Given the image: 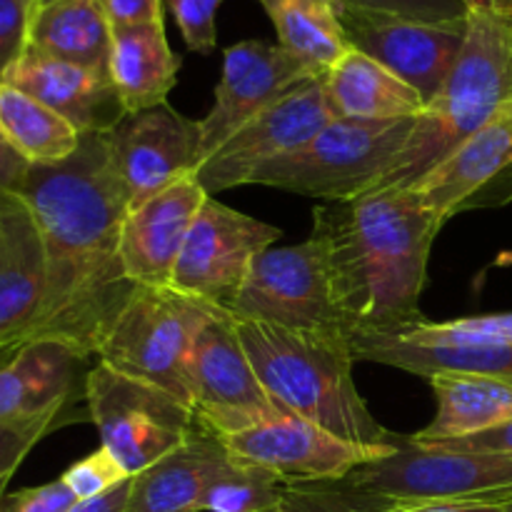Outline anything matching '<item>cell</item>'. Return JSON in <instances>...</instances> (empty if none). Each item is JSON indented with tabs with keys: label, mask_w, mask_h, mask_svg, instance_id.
I'll return each instance as SVG.
<instances>
[{
	"label": "cell",
	"mask_w": 512,
	"mask_h": 512,
	"mask_svg": "<svg viewBox=\"0 0 512 512\" xmlns=\"http://www.w3.org/2000/svg\"><path fill=\"white\" fill-rule=\"evenodd\" d=\"M35 3H38V5H48V3H53V0H35Z\"/></svg>",
	"instance_id": "f6af8a7d"
},
{
	"label": "cell",
	"mask_w": 512,
	"mask_h": 512,
	"mask_svg": "<svg viewBox=\"0 0 512 512\" xmlns=\"http://www.w3.org/2000/svg\"><path fill=\"white\" fill-rule=\"evenodd\" d=\"M75 503H78V498L70 493L63 478H58L53 483L8 495L0 505V512H70Z\"/></svg>",
	"instance_id": "74e56055"
},
{
	"label": "cell",
	"mask_w": 512,
	"mask_h": 512,
	"mask_svg": "<svg viewBox=\"0 0 512 512\" xmlns=\"http://www.w3.org/2000/svg\"><path fill=\"white\" fill-rule=\"evenodd\" d=\"M285 488L288 485L270 470L230 455L205 493L203 512H275L283 503Z\"/></svg>",
	"instance_id": "f546056e"
},
{
	"label": "cell",
	"mask_w": 512,
	"mask_h": 512,
	"mask_svg": "<svg viewBox=\"0 0 512 512\" xmlns=\"http://www.w3.org/2000/svg\"><path fill=\"white\" fill-rule=\"evenodd\" d=\"M335 5L363 10V13L423 20V23H455V20H465L470 13L463 0H335Z\"/></svg>",
	"instance_id": "d6a6232c"
},
{
	"label": "cell",
	"mask_w": 512,
	"mask_h": 512,
	"mask_svg": "<svg viewBox=\"0 0 512 512\" xmlns=\"http://www.w3.org/2000/svg\"><path fill=\"white\" fill-rule=\"evenodd\" d=\"M45 250L20 195H0V363L23 348L45 305Z\"/></svg>",
	"instance_id": "d6986e66"
},
{
	"label": "cell",
	"mask_w": 512,
	"mask_h": 512,
	"mask_svg": "<svg viewBox=\"0 0 512 512\" xmlns=\"http://www.w3.org/2000/svg\"><path fill=\"white\" fill-rule=\"evenodd\" d=\"M353 350L358 360L390 365L425 380L443 373L493 375V378L512 380V348L415 343L400 335H383V338H353Z\"/></svg>",
	"instance_id": "484cf974"
},
{
	"label": "cell",
	"mask_w": 512,
	"mask_h": 512,
	"mask_svg": "<svg viewBox=\"0 0 512 512\" xmlns=\"http://www.w3.org/2000/svg\"><path fill=\"white\" fill-rule=\"evenodd\" d=\"M508 105H512V18L498 10H470L463 48L443 90L418 115L408 143L375 190L418 183Z\"/></svg>",
	"instance_id": "277c9868"
},
{
	"label": "cell",
	"mask_w": 512,
	"mask_h": 512,
	"mask_svg": "<svg viewBox=\"0 0 512 512\" xmlns=\"http://www.w3.org/2000/svg\"><path fill=\"white\" fill-rule=\"evenodd\" d=\"M440 225L408 188L315 208L335 303L350 338L403 335L423 323L428 260Z\"/></svg>",
	"instance_id": "7a4b0ae2"
},
{
	"label": "cell",
	"mask_w": 512,
	"mask_h": 512,
	"mask_svg": "<svg viewBox=\"0 0 512 512\" xmlns=\"http://www.w3.org/2000/svg\"><path fill=\"white\" fill-rule=\"evenodd\" d=\"M278 45L313 73L325 75L350 50L335 0H258Z\"/></svg>",
	"instance_id": "83f0119b"
},
{
	"label": "cell",
	"mask_w": 512,
	"mask_h": 512,
	"mask_svg": "<svg viewBox=\"0 0 512 512\" xmlns=\"http://www.w3.org/2000/svg\"><path fill=\"white\" fill-rule=\"evenodd\" d=\"M333 118L323 78L308 80L278 100L273 108L243 125L195 170L193 178L203 185L210 198L238 185H250L263 165L303 148Z\"/></svg>",
	"instance_id": "7c38bea8"
},
{
	"label": "cell",
	"mask_w": 512,
	"mask_h": 512,
	"mask_svg": "<svg viewBox=\"0 0 512 512\" xmlns=\"http://www.w3.org/2000/svg\"><path fill=\"white\" fill-rule=\"evenodd\" d=\"M88 355L63 340H33L0 363V423L63 420Z\"/></svg>",
	"instance_id": "44dd1931"
},
{
	"label": "cell",
	"mask_w": 512,
	"mask_h": 512,
	"mask_svg": "<svg viewBox=\"0 0 512 512\" xmlns=\"http://www.w3.org/2000/svg\"><path fill=\"white\" fill-rule=\"evenodd\" d=\"M188 375L190 408L198 423L218 438L245 433L280 415L235 333L233 315L225 310L200 328Z\"/></svg>",
	"instance_id": "30bf717a"
},
{
	"label": "cell",
	"mask_w": 512,
	"mask_h": 512,
	"mask_svg": "<svg viewBox=\"0 0 512 512\" xmlns=\"http://www.w3.org/2000/svg\"><path fill=\"white\" fill-rule=\"evenodd\" d=\"M235 333L280 413L310 420L350 443L398 445L400 435L383 428L360 398L353 380L358 358L345 330H290L235 320Z\"/></svg>",
	"instance_id": "3957f363"
},
{
	"label": "cell",
	"mask_w": 512,
	"mask_h": 512,
	"mask_svg": "<svg viewBox=\"0 0 512 512\" xmlns=\"http://www.w3.org/2000/svg\"><path fill=\"white\" fill-rule=\"evenodd\" d=\"M438 400V413L428 428L408 435L410 445L448 443L470 438L512 420V380L493 375L443 373L428 380Z\"/></svg>",
	"instance_id": "cb8c5ba5"
},
{
	"label": "cell",
	"mask_w": 512,
	"mask_h": 512,
	"mask_svg": "<svg viewBox=\"0 0 512 512\" xmlns=\"http://www.w3.org/2000/svg\"><path fill=\"white\" fill-rule=\"evenodd\" d=\"M28 173L30 163L8 143L0 130V195H18Z\"/></svg>",
	"instance_id": "ab89813d"
},
{
	"label": "cell",
	"mask_w": 512,
	"mask_h": 512,
	"mask_svg": "<svg viewBox=\"0 0 512 512\" xmlns=\"http://www.w3.org/2000/svg\"><path fill=\"white\" fill-rule=\"evenodd\" d=\"M400 338L415 343H450V345H495L512 348V313L475 315V318H455L435 323L423 320Z\"/></svg>",
	"instance_id": "4dcf8cb0"
},
{
	"label": "cell",
	"mask_w": 512,
	"mask_h": 512,
	"mask_svg": "<svg viewBox=\"0 0 512 512\" xmlns=\"http://www.w3.org/2000/svg\"><path fill=\"white\" fill-rule=\"evenodd\" d=\"M20 198L45 250V305L33 340H63L88 358L135 285L120 263L128 198L108 133H88L60 165H30Z\"/></svg>",
	"instance_id": "6da1fadb"
},
{
	"label": "cell",
	"mask_w": 512,
	"mask_h": 512,
	"mask_svg": "<svg viewBox=\"0 0 512 512\" xmlns=\"http://www.w3.org/2000/svg\"><path fill=\"white\" fill-rule=\"evenodd\" d=\"M228 313L235 320H255L278 328L348 333L335 303L325 248L315 235L305 243L265 250L253 263Z\"/></svg>",
	"instance_id": "9c48e42d"
},
{
	"label": "cell",
	"mask_w": 512,
	"mask_h": 512,
	"mask_svg": "<svg viewBox=\"0 0 512 512\" xmlns=\"http://www.w3.org/2000/svg\"><path fill=\"white\" fill-rule=\"evenodd\" d=\"M368 495L350 488L345 480L333 483H298L285 488V498L275 512H380Z\"/></svg>",
	"instance_id": "1f68e13d"
},
{
	"label": "cell",
	"mask_w": 512,
	"mask_h": 512,
	"mask_svg": "<svg viewBox=\"0 0 512 512\" xmlns=\"http://www.w3.org/2000/svg\"><path fill=\"white\" fill-rule=\"evenodd\" d=\"M415 120L360 123L333 118L303 148L263 165L250 185H268L323 203H343L373 193L408 143Z\"/></svg>",
	"instance_id": "8992f818"
},
{
	"label": "cell",
	"mask_w": 512,
	"mask_h": 512,
	"mask_svg": "<svg viewBox=\"0 0 512 512\" xmlns=\"http://www.w3.org/2000/svg\"><path fill=\"white\" fill-rule=\"evenodd\" d=\"M3 83L33 95L63 115L80 135L110 133L125 118V108L105 73L50 58L28 48Z\"/></svg>",
	"instance_id": "ffe728a7"
},
{
	"label": "cell",
	"mask_w": 512,
	"mask_h": 512,
	"mask_svg": "<svg viewBox=\"0 0 512 512\" xmlns=\"http://www.w3.org/2000/svg\"><path fill=\"white\" fill-rule=\"evenodd\" d=\"M210 195L188 175L148 203L128 210L120 228V263L133 285L168 288L190 228Z\"/></svg>",
	"instance_id": "ac0fdd59"
},
{
	"label": "cell",
	"mask_w": 512,
	"mask_h": 512,
	"mask_svg": "<svg viewBox=\"0 0 512 512\" xmlns=\"http://www.w3.org/2000/svg\"><path fill=\"white\" fill-rule=\"evenodd\" d=\"M220 308L175 288L135 285L98 343L95 358L118 373L168 390L190 405V350ZM193 410V408H190Z\"/></svg>",
	"instance_id": "5b68a950"
},
{
	"label": "cell",
	"mask_w": 512,
	"mask_h": 512,
	"mask_svg": "<svg viewBox=\"0 0 512 512\" xmlns=\"http://www.w3.org/2000/svg\"><path fill=\"white\" fill-rule=\"evenodd\" d=\"M35 10V0H0V83L28 50Z\"/></svg>",
	"instance_id": "8d00e7d4"
},
{
	"label": "cell",
	"mask_w": 512,
	"mask_h": 512,
	"mask_svg": "<svg viewBox=\"0 0 512 512\" xmlns=\"http://www.w3.org/2000/svg\"><path fill=\"white\" fill-rule=\"evenodd\" d=\"M468 10H495V0H463Z\"/></svg>",
	"instance_id": "7bdbcfd3"
},
{
	"label": "cell",
	"mask_w": 512,
	"mask_h": 512,
	"mask_svg": "<svg viewBox=\"0 0 512 512\" xmlns=\"http://www.w3.org/2000/svg\"><path fill=\"white\" fill-rule=\"evenodd\" d=\"M280 235L275 225L208 198L180 250L170 288L228 313L253 263Z\"/></svg>",
	"instance_id": "8fae6325"
},
{
	"label": "cell",
	"mask_w": 512,
	"mask_h": 512,
	"mask_svg": "<svg viewBox=\"0 0 512 512\" xmlns=\"http://www.w3.org/2000/svg\"><path fill=\"white\" fill-rule=\"evenodd\" d=\"M110 45L113 25L95 0H53L35 10L28 48L38 53L108 75Z\"/></svg>",
	"instance_id": "4316f807"
},
{
	"label": "cell",
	"mask_w": 512,
	"mask_h": 512,
	"mask_svg": "<svg viewBox=\"0 0 512 512\" xmlns=\"http://www.w3.org/2000/svg\"><path fill=\"white\" fill-rule=\"evenodd\" d=\"M443 228L455 215L512 200V105L410 185Z\"/></svg>",
	"instance_id": "e0dca14e"
},
{
	"label": "cell",
	"mask_w": 512,
	"mask_h": 512,
	"mask_svg": "<svg viewBox=\"0 0 512 512\" xmlns=\"http://www.w3.org/2000/svg\"><path fill=\"white\" fill-rule=\"evenodd\" d=\"M113 28L143 23H163V0H95Z\"/></svg>",
	"instance_id": "f35d334b"
},
{
	"label": "cell",
	"mask_w": 512,
	"mask_h": 512,
	"mask_svg": "<svg viewBox=\"0 0 512 512\" xmlns=\"http://www.w3.org/2000/svg\"><path fill=\"white\" fill-rule=\"evenodd\" d=\"M83 395L100 445L130 478L188 443L200 428L183 400L105 363L85 373Z\"/></svg>",
	"instance_id": "52a82bcc"
},
{
	"label": "cell",
	"mask_w": 512,
	"mask_h": 512,
	"mask_svg": "<svg viewBox=\"0 0 512 512\" xmlns=\"http://www.w3.org/2000/svg\"><path fill=\"white\" fill-rule=\"evenodd\" d=\"M178 70L180 58L170 50L163 23L113 28L108 75L125 113L168 103Z\"/></svg>",
	"instance_id": "d4e9b609"
},
{
	"label": "cell",
	"mask_w": 512,
	"mask_h": 512,
	"mask_svg": "<svg viewBox=\"0 0 512 512\" xmlns=\"http://www.w3.org/2000/svg\"><path fill=\"white\" fill-rule=\"evenodd\" d=\"M380 508L423 503L512 505V453H443L400 435L393 455L345 478Z\"/></svg>",
	"instance_id": "ba28073f"
},
{
	"label": "cell",
	"mask_w": 512,
	"mask_h": 512,
	"mask_svg": "<svg viewBox=\"0 0 512 512\" xmlns=\"http://www.w3.org/2000/svg\"><path fill=\"white\" fill-rule=\"evenodd\" d=\"M63 420L43 418L30 423H0V505L5 500V488L15 470L20 468L30 450L40 443V438L55 430Z\"/></svg>",
	"instance_id": "d590c367"
},
{
	"label": "cell",
	"mask_w": 512,
	"mask_h": 512,
	"mask_svg": "<svg viewBox=\"0 0 512 512\" xmlns=\"http://www.w3.org/2000/svg\"><path fill=\"white\" fill-rule=\"evenodd\" d=\"M323 85L330 110L343 120L393 123L425 110L423 98L405 80L355 48L323 75Z\"/></svg>",
	"instance_id": "603a6c76"
},
{
	"label": "cell",
	"mask_w": 512,
	"mask_h": 512,
	"mask_svg": "<svg viewBox=\"0 0 512 512\" xmlns=\"http://www.w3.org/2000/svg\"><path fill=\"white\" fill-rule=\"evenodd\" d=\"M165 8L178 23L185 45L193 53H213L218 43V28L215 18L223 0H163Z\"/></svg>",
	"instance_id": "e575fe53"
},
{
	"label": "cell",
	"mask_w": 512,
	"mask_h": 512,
	"mask_svg": "<svg viewBox=\"0 0 512 512\" xmlns=\"http://www.w3.org/2000/svg\"><path fill=\"white\" fill-rule=\"evenodd\" d=\"M0 130L30 165L65 163L83 140L63 115L8 83H0Z\"/></svg>",
	"instance_id": "f1b7e54d"
},
{
	"label": "cell",
	"mask_w": 512,
	"mask_h": 512,
	"mask_svg": "<svg viewBox=\"0 0 512 512\" xmlns=\"http://www.w3.org/2000/svg\"><path fill=\"white\" fill-rule=\"evenodd\" d=\"M130 490H133V478L120 483L118 488H113L110 493L98 495V498L78 500V503L70 508V512H128Z\"/></svg>",
	"instance_id": "60d3db41"
},
{
	"label": "cell",
	"mask_w": 512,
	"mask_h": 512,
	"mask_svg": "<svg viewBox=\"0 0 512 512\" xmlns=\"http://www.w3.org/2000/svg\"><path fill=\"white\" fill-rule=\"evenodd\" d=\"M63 483L68 485L70 493L78 500H90L98 498V495L110 493L113 488H118L120 483L130 478L118 463H115L113 455L100 445L98 450H93L90 455H85L83 460L70 465L63 475Z\"/></svg>",
	"instance_id": "836d02e7"
},
{
	"label": "cell",
	"mask_w": 512,
	"mask_h": 512,
	"mask_svg": "<svg viewBox=\"0 0 512 512\" xmlns=\"http://www.w3.org/2000/svg\"><path fill=\"white\" fill-rule=\"evenodd\" d=\"M228 458L218 435L200 425L188 443L135 475L128 512H203L205 493Z\"/></svg>",
	"instance_id": "7402d4cb"
},
{
	"label": "cell",
	"mask_w": 512,
	"mask_h": 512,
	"mask_svg": "<svg viewBox=\"0 0 512 512\" xmlns=\"http://www.w3.org/2000/svg\"><path fill=\"white\" fill-rule=\"evenodd\" d=\"M108 140L128 210L198 170V120L185 118L168 103L128 113L110 130Z\"/></svg>",
	"instance_id": "2e32d148"
},
{
	"label": "cell",
	"mask_w": 512,
	"mask_h": 512,
	"mask_svg": "<svg viewBox=\"0 0 512 512\" xmlns=\"http://www.w3.org/2000/svg\"><path fill=\"white\" fill-rule=\"evenodd\" d=\"M380 512H512V505L490 503H423V505H393Z\"/></svg>",
	"instance_id": "b9f144b4"
},
{
	"label": "cell",
	"mask_w": 512,
	"mask_h": 512,
	"mask_svg": "<svg viewBox=\"0 0 512 512\" xmlns=\"http://www.w3.org/2000/svg\"><path fill=\"white\" fill-rule=\"evenodd\" d=\"M220 443L235 460L260 465L285 485L345 480L358 468L388 458L398 448L350 443L290 413H280L245 433L220 438Z\"/></svg>",
	"instance_id": "4fadbf2b"
},
{
	"label": "cell",
	"mask_w": 512,
	"mask_h": 512,
	"mask_svg": "<svg viewBox=\"0 0 512 512\" xmlns=\"http://www.w3.org/2000/svg\"><path fill=\"white\" fill-rule=\"evenodd\" d=\"M495 10L512 18V0H495Z\"/></svg>",
	"instance_id": "ee69618b"
},
{
	"label": "cell",
	"mask_w": 512,
	"mask_h": 512,
	"mask_svg": "<svg viewBox=\"0 0 512 512\" xmlns=\"http://www.w3.org/2000/svg\"><path fill=\"white\" fill-rule=\"evenodd\" d=\"M350 48L378 60L428 105L438 98L465 40L468 18L455 23H423L383 13L338 8Z\"/></svg>",
	"instance_id": "9a60e30c"
},
{
	"label": "cell",
	"mask_w": 512,
	"mask_h": 512,
	"mask_svg": "<svg viewBox=\"0 0 512 512\" xmlns=\"http://www.w3.org/2000/svg\"><path fill=\"white\" fill-rule=\"evenodd\" d=\"M313 78L323 75L313 73L278 43L243 40L225 48L215 103L210 113L198 120V168L243 125Z\"/></svg>",
	"instance_id": "5bb4252c"
}]
</instances>
